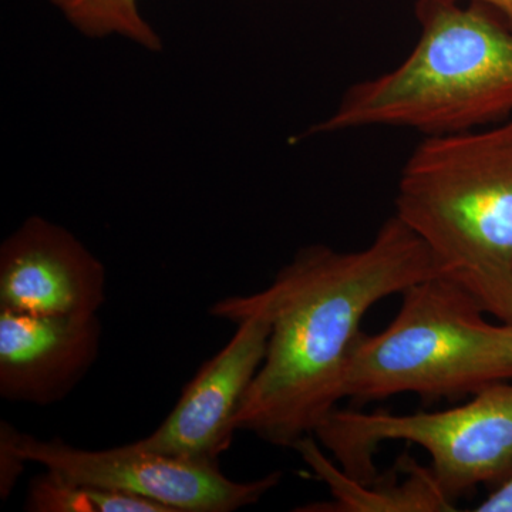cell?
I'll return each mask as SVG.
<instances>
[{"mask_svg": "<svg viewBox=\"0 0 512 512\" xmlns=\"http://www.w3.org/2000/svg\"><path fill=\"white\" fill-rule=\"evenodd\" d=\"M210 315L237 325L228 345L202 365L171 413L137 446L194 461H218L234 440L235 417L268 349L271 322L264 312L218 301Z\"/></svg>", "mask_w": 512, "mask_h": 512, "instance_id": "cell-7", "label": "cell"}, {"mask_svg": "<svg viewBox=\"0 0 512 512\" xmlns=\"http://www.w3.org/2000/svg\"><path fill=\"white\" fill-rule=\"evenodd\" d=\"M350 477L370 483L373 454L383 441L402 440L430 454L441 490L457 503L478 485H500L512 471V380L484 387L463 406L441 412L392 414L339 410L316 431Z\"/></svg>", "mask_w": 512, "mask_h": 512, "instance_id": "cell-5", "label": "cell"}, {"mask_svg": "<svg viewBox=\"0 0 512 512\" xmlns=\"http://www.w3.org/2000/svg\"><path fill=\"white\" fill-rule=\"evenodd\" d=\"M30 512H170L164 505L123 491L73 483L46 470L33 478L26 494Z\"/></svg>", "mask_w": 512, "mask_h": 512, "instance_id": "cell-11", "label": "cell"}, {"mask_svg": "<svg viewBox=\"0 0 512 512\" xmlns=\"http://www.w3.org/2000/svg\"><path fill=\"white\" fill-rule=\"evenodd\" d=\"M468 2L481 3V5L493 9L512 30V0H468Z\"/></svg>", "mask_w": 512, "mask_h": 512, "instance_id": "cell-15", "label": "cell"}, {"mask_svg": "<svg viewBox=\"0 0 512 512\" xmlns=\"http://www.w3.org/2000/svg\"><path fill=\"white\" fill-rule=\"evenodd\" d=\"M101 345L99 316L0 311V396L50 406L89 373Z\"/></svg>", "mask_w": 512, "mask_h": 512, "instance_id": "cell-9", "label": "cell"}, {"mask_svg": "<svg viewBox=\"0 0 512 512\" xmlns=\"http://www.w3.org/2000/svg\"><path fill=\"white\" fill-rule=\"evenodd\" d=\"M478 512H512V471L503 483L497 485L494 493L478 505Z\"/></svg>", "mask_w": 512, "mask_h": 512, "instance_id": "cell-14", "label": "cell"}, {"mask_svg": "<svg viewBox=\"0 0 512 512\" xmlns=\"http://www.w3.org/2000/svg\"><path fill=\"white\" fill-rule=\"evenodd\" d=\"M293 450L301 454L320 481L328 485L332 500L298 508L311 512H450L456 503L444 494L433 470L413 458H402L407 478L386 476L377 483H362L350 477L325 456L315 436L305 437Z\"/></svg>", "mask_w": 512, "mask_h": 512, "instance_id": "cell-10", "label": "cell"}, {"mask_svg": "<svg viewBox=\"0 0 512 512\" xmlns=\"http://www.w3.org/2000/svg\"><path fill=\"white\" fill-rule=\"evenodd\" d=\"M420 36L402 63L350 86L308 134L390 127L463 133L512 116V30L481 3L419 0Z\"/></svg>", "mask_w": 512, "mask_h": 512, "instance_id": "cell-2", "label": "cell"}, {"mask_svg": "<svg viewBox=\"0 0 512 512\" xmlns=\"http://www.w3.org/2000/svg\"><path fill=\"white\" fill-rule=\"evenodd\" d=\"M463 286L444 275L402 293L396 318L377 335L360 333L346 367L345 399L412 393L457 400L512 380V326L493 325Z\"/></svg>", "mask_w": 512, "mask_h": 512, "instance_id": "cell-4", "label": "cell"}, {"mask_svg": "<svg viewBox=\"0 0 512 512\" xmlns=\"http://www.w3.org/2000/svg\"><path fill=\"white\" fill-rule=\"evenodd\" d=\"M511 326H512V322H511Z\"/></svg>", "mask_w": 512, "mask_h": 512, "instance_id": "cell-16", "label": "cell"}, {"mask_svg": "<svg viewBox=\"0 0 512 512\" xmlns=\"http://www.w3.org/2000/svg\"><path fill=\"white\" fill-rule=\"evenodd\" d=\"M77 32L90 39L119 36L148 52H161L163 39L138 9V0H50Z\"/></svg>", "mask_w": 512, "mask_h": 512, "instance_id": "cell-12", "label": "cell"}, {"mask_svg": "<svg viewBox=\"0 0 512 512\" xmlns=\"http://www.w3.org/2000/svg\"><path fill=\"white\" fill-rule=\"evenodd\" d=\"M441 272L419 235L393 215L359 251L309 245L261 292L222 302L271 322L264 363L235 429L282 448L315 436L345 399L346 367L370 308Z\"/></svg>", "mask_w": 512, "mask_h": 512, "instance_id": "cell-1", "label": "cell"}, {"mask_svg": "<svg viewBox=\"0 0 512 512\" xmlns=\"http://www.w3.org/2000/svg\"><path fill=\"white\" fill-rule=\"evenodd\" d=\"M396 212L441 275L488 315L512 322V116L493 127L427 136L407 158Z\"/></svg>", "mask_w": 512, "mask_h": 512, "instance_id": "cell-3", "label": "cell"}, {"mask_svg": "<svg viewBox=\"0 0 512 512\" xmlns=\"http://www.w3.org/2000/svg\"><path fill=\"white\" fill-rule=\"evenodd\" d=\"M103 262L69 229L33 215L0 245V311L94 316L106 302Z\"/></svg>", "mask_w": 512, "mask_h": 512, "instance_id": "cell-8", "label": "cell"}, {"mask_svg": "<svg viewBox=\"0 0 512 512\" xmlns=\"http://www.w3.org/2000/svg\"><path fill=\"white\" fill-rule=\"evenodd\" d=\"M20 456L73 483L138 495L170 512H234L259 503L281 481V471L259 480L232 481L218 461H194L136 443L87 450L60 439L39 440L15 429Z\"/></svg>", "mask_w": 512, "mask_h": 512, "instance_id": "cell-6", "label": "cell"}, {"mask_svg": "<svg viewBox=\"0 0 512 512\" xmlns=\"http://www.w3.org/2000/svg\"><path fill=\"white\" fill-rule=\"evenodd\" d=\"M28 461L20 456L15 446V427L8 421L0 424V497L9 498L16 481L22 476Z\"/></svg>", "mask_w": 512, "mask_h": 512, "instance_id": "cell-13", "label": "cell"}]
</instances>
